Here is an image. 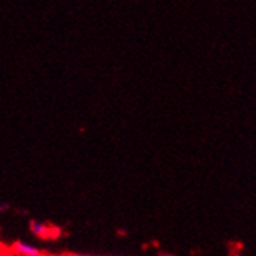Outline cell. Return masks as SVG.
Returning <instances> with one entry per match:
<instances>
[{"instance_id": "6da1fadb", "label": "cell", "mask_w": 256, "mask_h": 256, "mask_svg": "<svg viewBox=\"0 0 256 256\" xmlns=\"http://www.w3.org/2000/svg\"><path fill=\"white\" fill-rule=\"evenodd\" d=\"M8 253L11 256H45L42 250L30 242H24V240H16L10 248Z\"/></svg>"}, {"instance_id": "7a4b0ae2", "label": "cell", "mask_w": 256, "mask_h": 256, "mask_svg": "<svg viewBox=\"0 0 256 256\" xmlns=\"http://www.w3.org/2000/svg\"><path fill=\"white\" fill-rule=\"evenodd\" d=\"M32 232L40 239H52L59 234V230L52 227L47 222H32Z\"/></svg>"}, {"instance_id": "3957f363", "label": "cell", "mask_w": 256, "mask_h": 256, "mask_svg": "<svg viewBox=\"0 0 256 256\" xmlns=\"http://www.w3.org/2000/svg\"><path fill=\"white\" fill-rule=\"evenodd\" d=\"M0 256H11V254L8 253V250L2 248V250H0Z\"/></svg>"}, {"instance_id": "277c9868", "label": "cell", "mask_w": 256, "mask_h": 256, "mask_svg": "<svg viewBox=\"0 0 256 256\" xmlns=\"http://www.w3.org/2000/svg\"><path fill=\"white\" fill-rule=\"evenodd\" d=\"M62 256H86V254H62Z\"/></svg>"}, {"instance_id": "5b68a950", "label": "cell", "mask_w": 256, "mask_h": 256, "mask_svg": "<svg viewBox=\"0 0 256 256\" xmlns=\"http://www.w3.org/2000/svg\"><path fill=\"white\" fill-rule=\"evenodd\" d=\"M2 248H4V247H2V242H0V250H2Z\"/></svg>"}]
</instances>
